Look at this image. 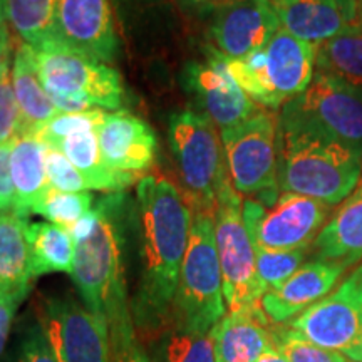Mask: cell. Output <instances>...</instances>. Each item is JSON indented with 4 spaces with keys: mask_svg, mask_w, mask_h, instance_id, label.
Instances as JSON below:
<instances>
[{
    "mask_svg": "<svg viewBox=\"0 0 362 362\" xmlns=\"http://www.w3.org/2000/svg\"><path fill=\"white\" fill-rule=\"evenodd\" d=\"M136 214L141 277L131 312L136 332L149 339L171 319L193 211L173 181L160 175H148L136 187Z\"/></svg>",
    "mask_w": 362,
    "mask_h": 362,
    "instance_id": "obj_1",
    "label": "cell"
},
{
    "mask_svg": "<svg viewBox=\"0 0 362 362\" xmlns=\"http://www.w3.org/2000/svg\"><path fill=\"white\" fill-rule=\"evenodd\" d=\"M96 206L98 223L76 243L71 275L83 304L116 332L134 325L124 275V193H106Z\"/></svg>",
    "mask_w": 362,
    "mask_h": 362,
    "instance_id": "obj_2",
    "label": "cell"
},
{
    "mask_svg": "<svg viewBox=\"0 0 362 362\" xmlns=\"http://www.w3.org/2000/svg\"><path fill=\"white\" fill-rule=\"evenodd\" d=\"M362 156L314 126L279 115V188L336 206L354 192Z\"/></svg>",
    "mask_w": 362,
    "mask_h": 362,
    "instance_id": "obj_3",
    "label": "cell"
},
{
    "mask_svg": "<svg viewBox=\"0 0 362 362\" xmlns=\"http://www.w3.org/2000/svg\"><path fill=\"white\" fill-rule=\"evenodd\" d=\"M228 71L243 93L269 111L300 96L315 74V45L280 29L265 47L228 59Z\"/></svg>",
    "mask_w": 362,
    "mask_h": 362,
    "instance_id": "obj_4",
    "label": "cell"
},
{
    "mask_svg": "<svg viewBox=\"0 0 362 362\" xmlns=\"http://www.w3.org/2000/svg\"><path fill=\"white\" fill-rule=\"evenodd\" d=\"M188 248L181 264L170 322L193 332L208 334L226 315L215 218L211 211L192 210Z\"/></svg>",
    "mask_w": 362,
    "mask_h": 362,
    "instance_id": "obj_5",
    "label": "cell"
},
{
    "mask_svg": "<svg viewBox=\"0 0 362 362\" xmlns=\"http://www.w3.org/2000/svg\"><path fill=\"white\" fill-rule=\"evenodd\" d=\"M40 83L61 112L116 110L124 103L119 72L57 40L35 51Z\"/></svg>",
    "mask_w": 362,
    "mask_h": 362,
    "instance_id": "obj_6",
    "label": "cell"
},
{
    "mask_svg": "<svg viewBox=\"0 0 362 362\" xmlns=\"http://www.w3.org/2000/svg\"><path fill=\"white\" fill-rule=\"evenodd\" d=\"M228 176L240 194L270 206L279 188V116L259 110L242 123L220 131Z\"/></svg>",
    "mask_w": 362,
    "mask_h": 362,
    "instance_id": "obj_7",
    "label": "cell"
},
{
    "mask_svg": "<svg viewBox=\"0 0 362 362\" xmlns=\"http://www.w3.org/2000/svg\"><path fill=\"white\" fill-rule=\"evenodd\" d=\"M170 144L192 210L215 211L216 192L228 173L218 128L200 111H176L168 124Z\"/></svg>",
    "mask_w": 362,
    "mask_h": 362,
    "instance_id": "obj_8",
    "label": "cell"
},
{
    "mask_svg": "<svg viewBox=\"0 0 362 362\" xmlns=\"http://www.w3.org/2000/svg\"><path fill=\"white\" fill-rule=\"evenodd\" d=\"M214 218L226 309L235 312L259 305L265 288L257 274L255 248L243 221V200L228 173L216 192Z\"/></svg>",
    "mask_w": 362,
    "mask_h": 362,
    "instance_id": "obj_9",
    "label": "cell"
},
{
    "mask_svg": "<svg viewBox=\"0 0 362 362\" xmlns=\"http://www.w3.org/2000/svg\"><path fill=\"white\" fill-rule=\"evenodd\" d=\"M287 325L317 346L362 362V262L334 292Z\"/></svg>",
    "mask_w": 362,
    "mask_h": 362,
    "instance_id": "obj_10",
    "label": "cell"
},
{
    "mask_svg": "<svg viewBox=\"0 0 362 362\" xmlns=\"http://www.w3.org/2000/svg\"><path fill=\"white\" fill-rule=\"evenodd\" d=\"M330 208L314 198L280 192L274 205L255 198L243 200V221L253 247L267 250H293L312 247L330 218Z\"/></svg>",
    "mask_w": 362,
    "mask_h": 362,
    "instance_id": "obj_11",
    "label": "cell"
},
{
    "mask_svg": "<svg viewBox=\"0 0 362 362\" xmlns=\"http://www.w3.org/2000/svg\"><path fill=\"white\" fill-rule=\"evenodd\" d=\"M280 112L314 126L362 156V93L352 86L315 72L309 88L284 104Z\"/></svg>",
    "mask_w": 362,
    "mask_h": 362,
    "instance_id": "obj_12",
    "label": "cell"
},
{
    "mask_svg": "<svg viewBox=\"0 0 362 362\" xmlns=\"http://www.w3.org/2000/svg\"><path fill=\"white\" fill-rule=\"evenodd\" d=\"M37 320L59 362H111L110 330L78 298L45 296Z\"/></svg>",
    "mask_w": 362,
    "mask_h": 362,
    "instance_id": "obj_13",
    "label": "cell"
},
{
    "mask_svg": "<svg viewBox=\"0 0 362 362\" xmlns=\"http://www.w3.org/2000/svg\"><path fill=\"white\" fill-rule=\"evenodd\" d=\"M203 61H189L181 71V84L200 112L220 131L242 123L262 110L243 93L228 71L226 57L211 44L203 47Z\"/></svg>",
    "mask_w": 362,
    "mask_h": 362,
    "instance_id": "obj_14",
    "label": "cell"
},
{
    "mask_svg": "<svg viewBox=\"0 0 362 362\" xmlns=\"http://www.w3.org/2000/svg\"><path fill=\"white\" fill-rule=\"evenodd\" d=\"M57 27L62 40L93 61H116L117 40L111 0H61Z\"/></svg>",
    "mask_w": 362,
    "mask_h": 362,
    "instance_id": "obj_15",
    "label": "cell"
},
{
    "mask_svg": "<svg viewBox=\"0 0 362 362\" xmlns=\"http://www.w3.org/2000/svg\"><path fill=\"white\" fill-rule=\"evenodd\" d=\"M279 29V17L269 0H247L215 11L210 44L225 57L240 59L265 47Z\"/></svg>",
    "mask_w": 362,
    "mask_h": 362,
    "instance_id": "obj_16",
    "label": "cell"
},
{
    "mask_svg": "<svg viewBox=\"0 0 362 362\" xmlns=\"http://www.w3.org/2000/svg\"><path fill=\"white\" fill-rule=\"evenodd\" d=\"M349 267L341 262L312 259L282 285L265 292L260 305L274 324H287L336 288Z\"/></svg>",
    "mask_w": 362,
    "mask_h": 362,
    "instance_id": "obj_17",
    "label": "cell"
},
{
    "mask_svg": "<svg viewBox=\"0 0 362 362\" xmlns=\"http://www.w3.org/2000/svg\"><path fill=\"white\" fill-rule=\"evenodd\" d=\"M98 139L103 160L116 171L141 173L151 168L155 161V133L129 111L119 110L106 115V119L98 129Z\"/></svg>",
    "mask_w": 362,
    "mask_h": 362,
    "instance_id": "obj_18",
    "label": "cell"
},
{
    "mask_svg": "<svg viewBox=\"0 0 362 362\" xmlns=\"http://www.w3.org/2000/svg\"><path fill=\"white\" fill-rule=\"evenodd\" d=\"M280 27L310 44H320L354 24L349 0H269Z\"/></svg>",
    "mask_w": 362,
    "mask_h": 362,
    "instance_id": "obj_19",
    "label": "cell"
},
{
    "mask_svg": "<svg viewBox=\"0 0 362 362\" xmlns=\"http://www.w3.org/2000/svg\"><path fill=\"white\" fill-rule=\"evenodd\" d=\"M272 324L260 304L226 312L211 330L216 362H255L274 349Z\"/></svg>",
    "mask_w": 362,
    "mask_h": 362,
    "instance_id": "obj_20",
    "label": "cell"
},
{
    "mask_svg": "<svg viewBox=\"0 0 362 362\" xmlns=\"http://www.w3.org/2000/svg\"><path fill=\"white\" fill-rule=\"evenodd\" d=\"M314 259L341 262L347 267L362 262V176L342 205L330 215L310 247Z\"/></svg>",
    "mask_w": 362,
    "mask_h": 362,
    "instance_id": "obj_21",
    "label": "cell"
},
{
    "mask_svg": "<svg viewBox=\"0 0 362 362\" xmlns=\"http://www.w3.org/2000/svg\"><path fill=\"white\" fill-rule=\"evenodd\" d=\"M12 83L19 106V134L33 133L37 126L61 112L40 83L35 51L25 42H19L16 47L12 61Z\"/></svg>",
    "mask_w": 362,
    "mask_h": 362,
    "instance_id": "obj_22",
    "label": "cell"
},
{
    "mask_svg": "<svg viewBox=\"0 0 362 362\" xmlns=\"http://www.w3.org/2000/svg\"><path fill=\"white\" fill-rule=\"evenodd\" d=\"M49 146L59 149L76 166V170L88 180L90 192L99 189L106 193H121L134 181L141 180L139 173H123L106 165L99 149L98 129L71 133Z\"/></svg>",
    "mask_w": 362,
    "mask_h": 362,
    "instance_id": "obj_23",
    "label": "cell"
},
{
    "mask_svg": "<svg viewBox=\"0 0 362 362\" xmlns=\"http://www.w3.org/2000/svg\"><path fill=\"white\" fill-rule=\"evenodd\" d=\"M11 175L16 193L12 211L29 218L42 194L51 187L45 175L44 144L34 134H17L13 138Z\"/></svg>",
    "mask_w": 362,
    "mask_h": 362,
    "instance_id": "obj_24",
    "label": "cell"
},
{
    "mask_svg": "<svg viewBox=\"0 0 362 362\" xmlns=\"http://www.w3.org/2000/svg\"><path fill=\"white\" fill-rule=\"evenodd\" d=\"M29 223V218L16 211L0 214V292L22 300L33 282L27 242Z\"/></svg>",
    "mask_w": 362,
    "mask_h": 362,
    "instance_id": "obj_25",
    "label": "cell"
},
{
    "mask_svg": "<svg viewBox=\"0 0 362 362\" xmlns=\"http://www.w3.org/2000/svg\"><path fill=\"white\" fill-rule=\"evenodd\" d=\"M61 0H4L6 21L34 51L61 40L57 13Z\"/></svg>",
    "mask_w": 362,
    "mask_h": 362,
    "instance_id": "obj_26",
    "label": "cell"
},
{
    "mask_svg": "<svg viewBox=\"0 0 362 362\" xmlns=\"http://www.w3.org/2000/svg\"><path fill=\"white\" fill-rule=\"evenodd\" d=\"M27 242L33 279L56 272L72 274L76 243L69 230L49 221H35L27 226Z\"/></svg>",
    "mask_w": 362,
    "mask_h": 362,
    "instance_id": "obj_27",
    "label": "cell"
},
{
    "mask_svg": "<svg viewBox=\"0 0 362 362\" xmlns=\"http://www.w3.org/2000/svg\"><path fill=\"white\" fill-rule=\"evenodd\" d=\"M315 72L332 76L362 93V25H351L315 45Z\"/></svg>",
    "mask_w": 362,
    "mask_h": 362,
    "instance_id": "obj_28",
    "label": "cell"
},
{
    "mask_svg": "<svg viewBox=\"0 0 362 362\" xmlns=\"http://www.w3.org/2000/svg\"><path fill=\"white\" fill-rule=\"evenodd\" d=\"M153 362H216L211 332L202 334L168 322L149 337Z\"/></svg>",
    "mask_w": 362,
    "mask_h": 362,
    "instance_id": "obj_29",
    "label": "cell"
},
{
    "mask_svg": "<svg viewBox=\"0 0 362 362\" xmlns=\"http://www.w3.org/2000/svg\"><path fill=\"white\" fill-rule=\"evenodd\" d=\"M96 198L90 192H61L52 187L42 194L34 208V215L44 216L49 223L69 230L93 210Z\"/></svg>",
    "mask_w": 362,
    "mask_h": 362,
    "instance_id": "obj_30",
    "label": "cell"
},
{
    "mask_svg": "<svg viewBox=\"0 0 362 362\" xmlns=\"http://www.w3.org/2000/svg\"><path fill=\"white\" fill-rule=\"evenodd\" d=\"M255 248L257 274L265 292L282 285L285 280L291 279L296 272L304 265V260L310 253V247L293 248V250H267V248Z\"/></svg>",
    "mask_w": 362,
    "mask_h": 362,
    "instance_id": "obj_31",
    "label": "cell"
},
{
    "mask_svg": "<svg viewBox=\"0 0 362 362\" xmlns=\"http://www.w3.org/2000/svg\"><path fill=\"white\" fill-rule=\"evenodd\" d=\"M272 339L275 349L288 362H351L341 352L317 346L288 325L274 324Z\"/></svg>",
    "mask_w": 362,
    "mask_h": 362,
    "instance_id": "obj_32",
    "label": "cell"
},
{
    "mask_svg": "<svg viewBox=\"0 0 362 362\" xmlns=\"http://www.w3.org/2000/svg\"><path fill=\"white\" fill-rule=\"evenodd\" d=\"M106 115L107 112L99 110V107L83 112H59L56 117L45 121L33 133L27 134H34L44 146H49V144L59 141L71 133H78V131L84 129H99L106 119Z\"/></svg>",
    "mask_w": 362,
    "mask_h": 362,
    "instance_id": "obj_33",
    "label": "cell"
},
{
    "mask_svg": "<svg viewBox=\"0 0 362 362\" xmlns=\"http://www.w3.org/2000/svg\"><path fill=\"white\" fill-rule=\"evenodd\" d=\"M45 175L52 188L61 192H90L88 180L76 170V166L56 148L44 146Z\"/></svg>",
    "mask_w": 362,
    "mask_h": 362,
    "instance_id": "obj_34",
    "label": "cell"
},
{
    "mask_svg": "<svg viewBox=\"0 0 362 362\" xmlns=\"http://www.w3.org/2000/svg\"><path fill=\"white\" fill-rule=\"evenodd\" d=\"M19 134V106L13 93L11 67L0 78V144L13 141Z\"/></svg>",
    "mask_w": 362,
    "mask_h": 362,
    "instance_id": "obj_35",
    "label": "cell"
},
{
    "mask_svg": "<svg viewBox=\"0 0 362 362\" xmlns=\"http://www.w3.org/2000/svg\"><path fill=\"white\" fill-rule=\"evenodd\" d=\"M16 362H59L39 320L25 329L17 349Z\"/></svg>",
    "mask_w": 362,
    "mask_h": 362,
    "instance_id": "obj_36",
    "label": "cell"
},
{
    "mask_svg": "<svg viewBox=\"0 0 362 362\" xmlns=\"http://www.w3.org/2000/svg\"><path fill=\"white\" fill-rule=\"evenodd\" d=\"M111 362H153L148 349L139 342L134 325L110 332Z\"/></svg>",
    "mask_w": 362,
    "mask_h": 362,
    "instance_id": "obj_37",
    "label": "cell"
},
{
    "mask_svg": "<svg viewBox=\"0 0 362 362\" xmlns=\"http://www.w3.org/2000/svg\"><path fill=\"white\" fill-rule=\"evenodd\" d=\"M11 151L12 141L0 144V214L13 210V183L11 175Z\"/></svg>",
    "mask_w": 362,
    "mask_h": 362,
    "instance_id": "obj_38",
    "label": "cell"
},
{
    "mask_svg": "<svg viewBox=\"0 0 362 362\" xmlns=\"http://www.w3.org/2000/svg\"><path fill=\"white\" fill-rule=\"evenodd\" d=\"M21 302L22 298L19 297H12L0 292V354H2L4 347H6L13 317H16L17 307H19Z\"/></svg>",
    "mask_w": 362,
    "mask_h": 362,
    "instance_id": "obj_39",
    "label": "cell"
},
{
    "mask_svg": "<svg viewBox=\"0 0 362 362\" xmlns=\"http://www.w3.org/2000/svg\"><path fill=\"white\" fill-rule=\"evenodd\" d=\"M163 2H166V0H111L112 7L117 8V13L124 21L146 12L148 8L158 7Z\"/></svg>",
    "mask_w": 362,
    "mask_h": 362,
    "instance_id": "obj_40",
    "label": "cell"
},
{
    "mask_svg": "<svg viewBox=\"0 0 362 362\" xmlns=\"http://www.w3.org/2000/svg\"><path fill=\"white\" fill-rule=\"evenodd\" d=\"M12 51V35L8 33L7 24L0 25V78L8 69V57Z\"/></svg>",
    "mask_w": 362,
    "mask_h": 362,
    "instance_id": "obj_41",
    "label": "cell"
},
{
    "mask_svg": "<svg viewBox=\"0 0 362 362\" xmlns=\"http://www.w3.org/2000/svg\"><path fill=\"white\" fill-rule=\"evenodd\" d=\"M255 362H288V361L274 347V349L267 351L265 354H262Z\"/></svg>",
    "mask_w": 362,
    "mask_h": 362,
    "instance_id": "obj_42",
    "label": "cell"
},
{
    "mask_svg": "<svg viewBox=\"0 0 362 362\" xmlns=\"http://www.w3.org/2000/svg\"><path fill=\"white\" fill-rule=\"evenodd\" d=\"M183 2L197 8H206V11H214L215 6V0H183Z\"/></svg>",
    "mask_w": 362,
    "mask_h": 362,
    "instance_id": "obj_43",
    "label": "cell"
},
{
    "mask_svg": "<svg viewBox=\"0 0 362 362\" xmlns=\"http://www.w3.org/2000/svg\"><path fill=\"white\" fill-rule=\"evenodd\" d=\"M352 6V12H354V24L352 25H362V0H349Z\"/></svg>",
    "mask_w": 362,
    "mask_h": 362,
    "instance_id": "obj_44",
    "label": "cell"
},
{
    "mask_svg": "<svg viewBox=\"0 0 362 362\" xmlns=\"http://www.w3.org/2000/svg\"><path fill=\"white\" fill-rule=\"evenodd\" d=\"M242 2H247V0H215L214 12L218 11V8L230 7V6H237V4H242Z\"/></svg>",
    "mask_w": 362,
    "mask_h": 362,
    "instance_id": "obj_45",
    "label": "cell"
},
{
    "mask_svg": "<svg viewBox=\"0 0 362 362\" xmlns=\"http://www.w3.org/2000/svg\"><path fill=\"white\" fill-rule=\"evenodd\" d=\"M6 24V12H4V0H0V25Z\"/></svg>",
    "mask_w": 362,
    "mask_h": 362,
    "instance_id": "obj_46",
    "label": "cell"
}]
</instances>
